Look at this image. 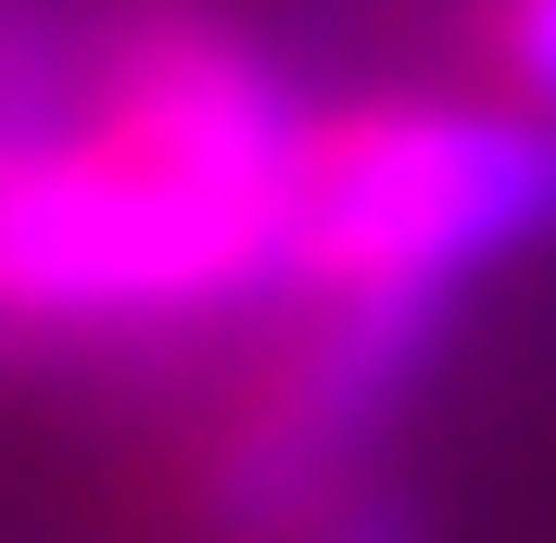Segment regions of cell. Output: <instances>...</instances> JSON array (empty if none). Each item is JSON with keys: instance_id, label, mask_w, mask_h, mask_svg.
<instances>
[{"instance_id": "1", "label": "cell", "mask_w": 556, "mask_h": 543, "mask_svg": "<svg viewBox=\"0 0 556 543\" xmlns=\"http://www.w3.org/2000/svg\"><path fill=\"white\" fill-rule=\"evenodd\" d=\"M304 89L215 0H114L51 114H0V341H165L278 291Z\"/></svg>"}, {"instance_id": "2", "label": "cell", "mask_w": 556, "mask_h": 543, "mask_svg": "<svg viewBox=\"0 0 556 543\" xmlns=\"http://www.w3.org/2000/svg\"><path fill=\"white\" fill-rule=\"evenodd\" d=\"M556 240V127L481 89H354L304 114L291 266L316 304H443L455 278Z\"/></svg>"}, {"instance_id": "3", "label": "cell", "mask_w": 556, "mask_h": 543, "mask_svg": "<svg viewBox=\"0 0 556 543\" xmlns=\"http://www.w3.org/2000/svg\"><path fill=\"white\" fill-rule=\"evenodd\" d=\"M430 316L443 304H316V291H278V329L177 430V518L203 543H316L354 506L367 442L392 430L405 379L430 367Z\"/></svg>"}, {"instance_id": "4", "label": "cell", "mask_w": 556, "mask_h": 543, "mask_svg": "<svg viewBox=\"0 0 556 543\" xmlns=\"http://www.w3.org/2000/svg\"><path fill=\"white\" fill-rule=\"evenodd\" d=\"M455 64L481 102L556 127V0H455Z\"/></svg>"}, {"instance_id": "5", "label": "cell", "mask_w": 556, "mask_h": 543, "mask_svg": "<svg viewBox=\"0 0 556 543\" xmlns=\"http://www.w3.org/2000/svg\"><path fill=\"white\" fill-rule=\"evenodd\" d=\"M316 543H405V518H392V506H367V493H354V506L329 518V531H316Z\"/></svg>"}]
</instances>
